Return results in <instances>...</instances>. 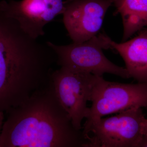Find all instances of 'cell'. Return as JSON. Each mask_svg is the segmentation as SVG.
<instances>
[{
    "label": "cell",
    "instance_id": "3957f363",
    "mask_svg": "<svg viewBox=\"0 0 147 147\" xmlns=\"http://www.w3.org/2000/svg\"><path fill=\"white\" fill-rule=\"evenodd\" d=\"M110 117L86 121L82 131L87 147H138L145 117L142 108L135 107Z\"/></svg>",
    "mask_w": 147,
    "mask_h": 147
},
{
    "label": "cell",
    "instance_id": "9c48e42d",
    "mask_svg": "<svg viewBox=\"0 0 147 147\" xmlns=\"http://www.w3.org/2000/svg\"><path fill=\"white\" fill-rule=\"evenodd\" d=\"M108 42L123 59L130 78L147 83V28L128 41L117 43L110 38Z\"/></svg>",
    "mask_w": 147,
    "mask_h": 147
},
{
    "label": "cell",
    "instance_id": "30bf717a",
    "mask_svg": "<svg viewBox=\"0 0 147 147\" xmlns=\"http://www.w3.org/2000/svg\"><path fill=\"white\" fill-rule=\"evenodd\" d=\"M115 14H120L123 26V41L147 26V0H115Z\"/></svg>",
    "mask_w": 147,
    "mask_h": 147
},
{
    "label": "cell",
    "instance_id": "ba28073f",
    "mask_svg": "<svg viewBox=\"0 0 147 147\" xmlns=\"http://www.w3.org/2000/svg\"><path fill=\"white\" fill-rule=\"evenodd\" d=\"M64 9L63 0H10L0 1V9L17 21L21 28L35 39L45 34L44 27Z\"/></svg>",
    "mask_w": 147,
    "mask_h": 147
},
{
    "label": "cell",
    "instance_id": "8fae6325",
    "mask_svg": "<svg viewBox=\"0 0 147 147\" xmlns=\"http://www.w3.org/2000/svg\"><path fill=\"white\" fill-rule=\"evenodd\" d=\"M138 147H147V134H143Z\"/></svg>",
    "mask_w": 147,
    "mask_h": 147
},
{
    "label": "cell",
    "instance_id": "7c38bea8",
    "mask_svg": "<svg viewBox=\"0 0 147 147\" xmlns=\"http://www.w3.org/2000/svg\"><path fill=\"white\" fill-rule=\"evenodd\" d=\"M4 120V113L0 112V134H1L2 128Z\"/></svg>",
    "mask_w": 147,
    "mask_h": 147
},
{
    "label": "cell",
    "instance_id": "5b68a950",
    "mask_svg": "<svg viewBox=\"0 0 147 147\" xmlns=\"http://www.w3.org/2000/svg\"><path fill=\"white\" fill-rule=\"evenodd\" d=\"M86 121L130 108H147V83L125 84L108 82L99 76L95 84Z\"/></svg>",
    "mask_w": 147,
    "mask_h": 147
},
{
    "label": "cell",
    "instance_id": "7a4b0ae2",
    "mask_svg": "<svg viewBox=\"0 0 147 147\" xmlns=\"http://www.w3.org/2000/svg\"><path fill=\"white\" fill-rule=\"evenodd\" d=\"M0 147H86L82 130L74 126L56 96L47 86L7 113Z\"/></svg>",
    "mask_w": 147,
    "mask_h": 147
},
{
    "label": "cell",
    "instance_id": "4fadbf2b",
    "mask_svg": "<svg viewBox=\"0 0 147 147\" xmlns=\"http://www.w3.org/2000/svg\"><path fill=\"white\" fill-rule=\"evenodd\" d=\"M143 134H147V118H146L143 123Z\"/></svg>",
    "mask_w": 147,
    "mask_h": 147
},
{
    "label": "cell",
    "instance_id": "52a82bcc",
    "mask_svg": "<svg viewBox=\"0 0 147 147\" xmlns=\"http://www.w3.org/2000/svg\"><path fill=\"white\" fill-rule=\"evenodd\" d=\"M115 0H67L63 21L73 42L80 43L96 35L108 9Z\"/></svg>",
    "mask_w": 147,
    "mask_h": 147
},
{
    "label": "cell",
    "instance_id": "6da1fadb",
    "mask_svg": "<svg viewBox=\"0 0 147 147\" xmlns=\"http://www.w3.org/2000/svg\"><path fill=\"white\" fill-rule=\"evenodd\" d=\"M0 9V112L7 113L51 81L57 57Z\"/></svg>",
    "mask_w": 147,
    "mask_h": 147
},
{
    "label": "cell",
    "instance_id": "277c9868",
    "mask_svg": "<svg viewBox=\"0 0 147 147\" xmlns=\"http://www.w3.org/2000/svg\"><path fill=\"white\" fill-rule=\"evenodd\" d=\"M109 38L106 35L100 34L84 42L68 45L46 42L55 51L57 64L61 67L98 76L109 73L124 79L130 78L126 68L111 62L103 54L102 50L110 49Z\"/></svg>",
    "mask_w": 147,
    "mask_h": 147
},
{
    "label": "cell",
    "instance_id": "8992f818",
    "mask_svg": "<svg viewBox=\"0 0 147 147\" xmlns=\"http://www.w3.org/2000/svg\"><path fill=\"white\" fill-rule=\"evenodd\" d=\"M98 77L64 67L52 74L51 81L56 96L77 130H82V121L88 113L87 102L90 100Z\"/></svg>",
    "mask_w": 147,
    "mask_h": 147
}]
</instances>
